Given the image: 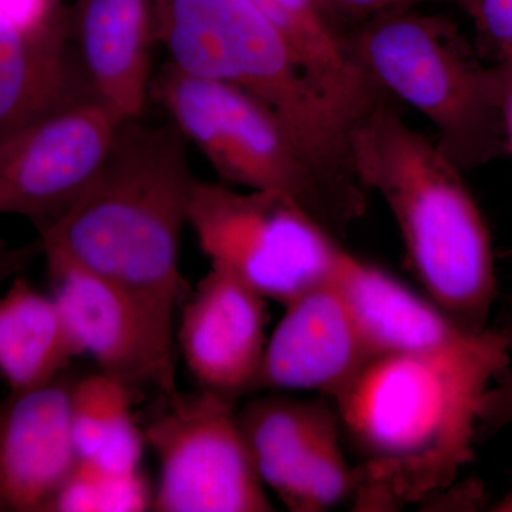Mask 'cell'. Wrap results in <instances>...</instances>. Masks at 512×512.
Wrapping results in <instances>:
<instances>
[{"mask_svg":"<svg viewBox=\"0 0 512 512\" xmlns=\"http://www.w3.org/2000/svg\"><path fill=\"white\" fill-rule=\"evenodd\" d=\"M508 362L493 328L464 348L373 356L333 400L359 457L353 510H402L457 481L474 460L484 394Z\"/></svg>","mask_w":512,"mask_h":512,"instance_id":"6da1fadb","label":"cell"},{"mask_svg":"<svg viewBox=\"0 0 512 512\" xmlns=\"http://www.w3.org/2000/svg\"><path fill=\"white\" fill-rule=\"evenodd\" d=\"M187 143L173 123L121 121L82 197L39 231L43 251L59 252L116 286L171 348L184 288L181 234L197 180Z\"/></svg>","mask_w":512,"mask_h":512,"instance_id":"7a4b0ae2","label":"cell"},{"mask_svg":"<svg viewBox=\"0 0 512 512\" xmlns=\"http://www.w3.org/2000/svg\"><path fill=\"white\" fill-rule=\"evenodd\" d=\"M350 156L357 180L389 208L427 298L468 332L490 328L498 293L493 239L466 173L389 97L353 124Z\"/></svg>","mask_w":512,"mask_h":512,"instance_id":"3957f363","label":"cell"},{"mask_svg":"<svg viewBox=\"0 0 512 512\" xmlns=\"http://www.w3.org/2000/svg\"><path fill=\"white\" fill-rule=\"evenodd\" d=\"M153 8L168 63L261 100L330 183L367 204L350 156L353 120L254 0H153Z\"/></svg>","mask_w":512,"mask_h":512,"instance_id":"277c9868","label":"cell"},{"mask_svg":"<svg viewBox=\"0 0 512 512\" xmlns=\"http://www.w3.org/2000/svg\"><path fill=\"white\" fill-rule=\"evenodd\" d=\"M345 42L384 94L430 121L464 173L508 156L503 67L485 64L451 20L399 6L369 16Z\"/></svg>","mask_w":512,"mask_h":512,"instance_id":"5b68a950","label":"cell"},{"mask_svg":"<svg viewBox=\"0 0 512 512\" xmlns=\"http://www.w3.org/2000/svg\"><path fill=\"white\" fill-rule=\"evenodd\" d=\"M150 94L221 183L286 195L338 238L365 215L367 204L330 183L274 111L245 90L167 63Z\"/></svg>","mask_w":512,"mask_h":512,"instance_id":"8992f818","label":"cell"},{"mask_svg":"<svg viewBox=\"0 0 512 512\" xmlns=\"http://www.w3.org/2000/svg\"><path fill=\"white\" fill-rule=\"evenodd\" d=\"M188 225L211 266L282 306L332 281L346 251L292 198L224 183L195 180Z\"/></svg>","mask_w":512,"mask_h":512,"instance_id":"52a82bcc","label":"cell"},{"mask_svg":"<svg viewBox=\"0 0 512 512\" xmlns=\"http://www.w3.org/2000/svg\"><path fill=\"white\" fill-rule=\"evenodd\" d=\"M164 400L143 430L160 463L151 511H274L249 456L237 400L205 389Z\"/></svg>","mask_w":512,"mask_h":512,"instance_id":"ba28073f","label":"cell"},{"mask_svg":"<svg viewBox=\"0 0 512 512\" xmlns=\"http://www.w3.org/2000/svg\"><path fill=\"white\" fill-rule=\"evenodd\" d=\"M117 124L86 99L0 141V214L29 218L37 231L55 224L99 173Z\"/></svg>","mask_w":512,"mask_h":512,"instance_id":"9c48e42d","label":"cell"},{"mask_svg":"<svg viewBox=\"0 0 512 512\" xmlns=\"http://www.w3.org/2000/svg\"><path fill=\"white\" fill-rule=\"evenodd\" d=\"M47 274L77 356L90 355L100 372L137 392L177 393L175 349L165 345L116 286L55 251H43Z\"/></svg>","mask_w":512,"mask_h":512,"instance_id":"30bf717a","label":"cell"},{"mask_svg":"<svg viewBox=\"0 0 512 512\" xmlns=\"http://www.w3.org/2000/svg\"><path fill=\"white\" fill-rule=\"evenodd\" d=\"M268 299L211 266L181 315L178 343L188 372L228 399L256 392L264 362Z\"/></svg>","mask_w":512,"mask_h":512,"instance_id":"8fae6325","label":"cell"},{"mask_svg":"<svg viewBox=\"0 0 512 512\" xmlns=\"http://www.w3.org/2000/svg\"><path fill=\"white\" fill-rule=\"evenodd\" d=\"M266 343L256 392H316L335 400L372 359L333 281L284 306Z\"/></svg>","mask_w":512,"mask_h":512,"instance_id":"7c38bea8","label":"cell"},{"mask_svg":"<svg viewBox=\"0 0 512 512\" xmlns=\"http://www.w3.org/2000/svg\"><path fill=\"white\" fill-rule=\"evenodd\" d=\"M63 376L0 402V512H50L79 454Z\"/></svg>","mask_w":512,"mask_h":512,"instance_id":"4fadbf2b","label":"cell"},{"mask_svg":"<svg viewBox=\"0 0 512 512\" xmlns=\"http://www.w3.org/2000/svg\"><path fill=\"white\" fill-rule=\"evenodd\" d=\"M73 42L94 99L117 123L141 119L151 93L153 0H76Z\"/></svg>","mask_w":512,"mask_h":512,"instance_id":"5bb4252c","label":"cell"},{"mask_svg":"<svg viewBox=\"0 0 512 512\" xmlns=\"http://www.w3.org/2000/svg\"><path fill=\"white\" fill-rule=\"evenodd\" d=\"M332 281L375 356L446 352L470 345L485 332L461 328L429 298L349 251L343 252Z\"/></svg>","mask_w":512,"mask_h":512,"instance_id":"9a60e30c","label":"cell"},{"mask_svg":"<svg viewBox=\"0 0 512 512\" xmlns=\"http://www.w3.org/2000/svg\"><path fill=\"white\" fill-rule=\"evenodd\" d=\"M72 25L30 32L0 13V141L76 101L94 99L79 79Z\"/></svg>","mask_w":512,"mask_h":512,"instance_id":"2e32d148","label":"cell"},{"mask_svg":"<svg viewBox=\"0 0 512 512\" xmlns=\"http://www.w3.org/2000/svg\"><path fill=\"white\" fill-rule=\"evenodd\" d=\"M76 356L52 295L23 274L13 278L0 298V377L10 392L52 382Z\"/></svg>","mask_w":512,"mask_h":512,"instance_id":"e0dca14e","label":"cell"},{"mask_svg":"<svg viewBox=\"0 0 512 512\" xmlns=\"http://www.w3.org/2000/svg\"><path fill=\"white\" fill-rule=\"evenodd\" d=\"M284 33L316 82L348 113H359L379 89L353 62L345 35L333 26L320 0H254Z\"/></svg>","mask_w":512,"mask_h":512,"instance_id":"ac0fdd59","label":"cell"},{"mask_svg":"<svg viewBox=\"0 0 512 512\" xmlns=\"http://www.w3.org/2000/svg\"><path fill=\"white\" fill-rule=\"evenodd\" d=\"M335 404L291 396L258 397L238 409L239 426L262 483L279 497L301 466Z\"/></svg>","mask_w":512,"mask_h":512,"instance_id":"d6986e66","label":"cell"},{"mask_svg":"<svg viewBox=\"0 0 512 512\" xmlns=\"http://www.w3.org/2000/svg\"><path fill=\"white\" fill-rule=\"evenodd\" d=\"M134 393L104 372L72 383L70 416L79 458L119 473L140 470L146 441L131 413Z\"/></svg>","mask_w":512,"mask_h":512,"instance_id":"ffe728a7","label":"cell"},{"mask_svg":"<svg viewBox=\"0 0 512 512\" xmlns=\"http://www.w3.org/2000/svg\"><path fill=\"white\" fill-rule=\"evenodd\" d=\"M355 491V467L342 448L338 412L329 417L295 471L279 501L292 512H323L350 500Z\"/></svg>","mask_w":512,"mask_h":512,"instance_id":"44dd1931","label":"cell"},{"mask_svg":"<svg viewBox=\"0 0 512 512\" xmlns=\"http://www.w3.org/2000/svg\"><path fill=\"white\" fill-rule=\"evenodd\" d=\"M153 493L140 470L119 473L79 458L50 512L151 511Z\"/></svg>","mask_w":512,"mask_h":512,"instance_id":"7402d4cb","label":"cell"},{"mask_svg":"<svg viewBox=\"0 0 512 512\" xmlns=\"http://www.w3.org/2000/svg\"><path fill=\"white\" fill-rule=\"evenodd\" d=\"M497 329L507 340L510 362L484 394L478 429L485 431H497L512 426V296L505 306L503 320Z\"/></svg>","mask_w":512,"mask_h":512,"instance_id":"603a6c76","label":"cell"},{"mask_svg":"<svg viewBox=\"0 0 512 512\" xmlns=\"http://www.w3.org/2000/svg\"><path fill=\"white\" fill-rule=\"evenodd\" d=\"M478 37L497 63L512 60V0H477Z\"/></svg>","mask_w":512,"mask_h":512,"instance_id":"cb8c5ba5","label":"cell"},{"mask_svg":"<svg viewBox=\"0 0 512 512\" xmlns=\"http://www.w3.org/2000/svg\"><path fill=\"white\" fill-rule=\"evenodd\" d=\"M487 505L484 484L478 480L464 481L437 491L417 507L423 511H478Z\"/></svg>","mask_w":512,"mask_h":512,"instance_id":"d4e9b609","label":"cell"},{"mask_svg":"<svg viewBox=\"0 0 512 512\" xmlns=\"http://www.w3.org/2000/svg\"><path fill=\"white\" fill-rule=\"evenodd\" d=\"M40 255H43V245L39 238L23 245L0 241V285L22 275Z\"/></svg>","mask_w":512,"mask_h":512,"instance_id":"484cf974","label":"cell"},{"mask_svg":"<svg viewBox=\"0 0 512 512\" xmlns=\"http://www.w3.org/2000/svg\"><path fill=\"white\" fill-rule=\"evenodd\" d=\"M414 2L416 0H320L329 18L332 13H343L365 19L383 10L407 6Z\"/></svg>","mask_w":512,"mask_h":512,"instance_id":"4316f807","label":"cell"},{"mask_svg":"<svg viewBox=\"0 0 512 512\" xmlns=\"http://www.w3.org/2000/svg\"><path fill=\"white\" fill-rule=\"evenodd\" d=\"M503 67L505 82V133H507L508 154L512 156V60L498 63Z\"/></svg>","mask_w":512,"mask_h":512,"instance_id":"83f0119b","label":"cell"},{"mask_svg":"<svg viewBox=\"0 0 512 512\" xmlns=\"http://www.w3.org/2000/svg\"><path fill=\"white\" fill-rule=\"evenodd\" d=\"M416 2H447L457 5L464 10L471 19L476 16L477 0H416Z\"/></svg>","mask_w":512,"mask_h":512,"instance_id":"f1b7e54d","label":"cell"},{"mask_svg":"<svg viewBox=\"0 0 512 512\" xmlns=\"http://www.w3.org/2000/svg\"><path fill=\"white\" fill-rule=\"evenodd\" d=\"M488 510L494 512H512V485L510 490L507 491V494H505L503 498H500V500L495 501L494 504H491Z\"/></svg>","mask_w":512,"mask_h":512,"instance_id":"f546056e","label":"cell"}]
</instances>
